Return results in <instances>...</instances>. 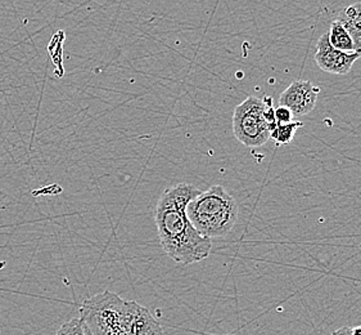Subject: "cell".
<instances>
[{
  "mask_svg": "<svg viewBox=\"0 0 361 335\" xmlns=\"http://www.w3.org/2000/svg\"><path fill=\"white\" fill-rule=\"evenodd\" d=\"M360 59L356 53L341 52L332 47L328 39V33L319 37L315 53V62L320 70L334 75H346L353 66Z\"/></svg>",
  "mask_w": 361,
  "mask_h": 335,
  "instance_id": "obj_5",
  "label": "cell"
},
{
  "mask_svg": "<svg viewBox=\"0 0 361 335\" xmlns=\"http://www.w3.org/2000/svg\"><path fill=\"white\" fill-rule=\"evenodd\" d=\"M238 204L223 187L212 186L201 191L187 205V217L198 233L207 239L224 237L238 221Z\"/></svg>",
  "mask_w": 361,
  "mask_h": 335,
  "instance_id": "obj_3",
  "label": "cell"
},
{
  "mask_svg": "<svg viewBox=\"0 0 361 335\" xmlns=\"http://www.w3.org/2000/svg\"><path fill=\"white\" fill-rule=\"evenodd\" d=\"M343 25L354 43V52L361 59V1L343 8L336 17Z\"/></svg>",
  "mask_w": 361,
  "mask_h": 335,
  "instance_id": "obj_7",
  "label": "cell"
},
{
  "mask_svg": "<svg viewBox=\"0 0 361 335\" xmlns=\"http://www.w3.org/2000/svg\"><path fill=\"white\" fill-rule=\"evenodd\" d=\"M319 93L320 89L312 86L311 81H296L283 92L279 102L290 110L293 117H304L315 107Z\"/></svg>",
  "mask_w": 361,
  "mask_h": 335,
  "instance_id": "obj_6",
  "label": "cell"
},
{
  "mask_svg": "<svg viewBox=\"0 0 361 335\" xmlns=\"http://www.w3.org/2000/svg\"><path fill=\"white\" fill-rule=\"evenodd\" d=\"M331 335H351V328L350 327H343V328L333 331Z\"/></svg>",
  "mask_w": 361,
  "mask_h": 335,
  "instance_id": "obj_13",
  "label": "cell"
},
{
  "mask_svg": "<svg viewBox=\"0 0 361 335\" xmlns=\"http://www.w3.org/2000/svg\"><path fill=\"white\" fill-rule=\"evenodd\" d=\"M302 127V122H290L288 124L276 125L274 129L270 131V139H273L276 145H288L295 139L298 128Z\"/></svg>",
  "mask_w": 361,
  "mask_h": 335,
  "instance_id": "obj_9",
  "label": "cell"
},
{
  "mask_svg": "<svg viewBox=\"0 0 361 335\" xmlns=\"http://www.w3.org/2000/svg\"><path fill=\"white\" fill-rule=\"evenodd\" d=\"M56 335H87L82 322L80 317H75L73 320L65 322Z\"/></svg>",
  "mask_w": 361,
  "mask_h": 335,
  "instance_id": "obj_10",
  "label": "cell"
},
{
  "mask_svg": "<svg viewBox=\"0 0 361 335\" xmlns=\"http://www.w3.org/2000/svg\"><path fill=\"white\" fill-rule=\"evenodd\" d=\"M293 114L290 110L279 106L275 109V119H276V125L288 124L293 122Z\"/></svg>",
  "mask_w": 361,
  "mask_h": 335,
  "instance_id": "obj_12",
  "label": "cell"
},
{
  "mask_svg": "<svg viewBox=\"0 0 361 335\" xmlns=\"http://www.w3.org/2000/svg\"><path fill=\"white\" fill-rule=\"evenodd\" d=\"M351 335H361V325L351 328Z\"/></svg>",
  "mask_w": 361,
  "mask_h": 335,
  "instance_id": "obj_14",
  "label": "cell"
},
{
  "mask_svg": "<svg viewBox=\"0 0 361 335\" xmlns=\"http://www.w3.org/2000/svg\"><path fill=\"white\" fill-rule=\"evenodd\" d=\"M262 101H264L262 114H264L265 122H267V127H269V131H271L276 127L275 107L273 106V100H271V97H264Z\"/></svg>",
  "mask_w": 361,
  "mask_h": 335,
  "instance_id": "obj_11",
  "label": "cell"
},
{
  "mask_svg": "<svg viewBox=\"0 0 361 335\" xmlns=\"http://www.w3.org/2000/svg\"><path fill=\"white\" fill-rule=\"evenodd\" d=\"M328 39H329V43L332 44V47L336 49L346 52V53H355L353 39L347 33V30L343 28V25L337 20H334L331 23V29L328 31Z\"/></svg>",
  "mask_w": 361,
  "mask_h": 335,
  "instance_id": "obj_8",
  "label": "cell"
},
{
  "mask_svg": "<svg viewBox=\"0 0 361 335\" xmlns=\"http://www.w3.org/2000/svg\"><path fill=\"white\" fill-rule=\"evenodd\" d=\"M200 194L201 189L190 183H178L164 191L156 206L159 244L173 262L193 264L211 253V239L198 233L187 217V205Z\"/></svg>",
  "mask_w": 361,
  "mask_h": 335,
  "instance_id": "obj_1",
  "label": "cell"
},
{
  "mask_svg": "<svg viewBox=\"0 0 361 335\" xmlns=\"http://www.w3.org/2000/svg\"><path fill=\"white\" fill-rule=\"evenodd\" d=\"M80 319L87 335H164L148 308L109 290L85 299Z\"/></svg>",
  "mask_w": 361,
  "mask_h": 335,
  "instance_id": "obj_2",
  "label": "cell"
},
{
  "mask_svg": "<svg viewBox=\"0 0 361 335\" xmlns=\"http://www.w3.org/2000/svg\"><path fill=\"white\" fill-rule=\"evenodd\" d=\"M202 335H216V334H202Z\"/></svg>",
  "mask_w": 361,
  "mask_h": 335,
  "instance_id": "obj_15",
  "label": "cell"
},
{
  "mask_svg": "<svg viewBox=\"0 0 361 335\" xmlns=\"http://www.w3.org/2000/svg\"><path fill=\"white\" fill-rule=\"evenodd\" d=\"M262 110L264 101L256 97H248L234 110L233 131L242 145L260 147L270 139Z\"/></svg>",
  "mask_w": 361,
  "mask_h": 335,
  "instance_id": "obj_4",
  "label": "cell"
}]
</instances>
